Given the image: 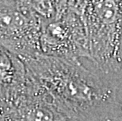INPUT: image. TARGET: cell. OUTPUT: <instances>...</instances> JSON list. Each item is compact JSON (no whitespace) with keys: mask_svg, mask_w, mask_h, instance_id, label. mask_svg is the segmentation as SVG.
<instances>
[{"mask_svg":"<svg viewBox=\"0 0 122 121\" xmlns=\"http://www.w3.org/2000/svg\"><path fill=\"white\" fill-rule=\"evenodd\" d=\"M86 1H58L55 14L41 20L42 55L70 61L91 60L84 18Z\"/></svg>","mask_w":122,"mask_h":121,"instance_id":"3957f363","label":"cell"},{"mask_svg":"<svg viewBox=\"0 0 122 121\" xmlns=\"http://www.w3.org/2000/svg\"><path fill=\"white\" fill-rule=\"evenodd\" d=\"M21 60L69 121L122 119L115 83L85 68L80 60L45 55Z\"/></svg>","mask_w":122,"mask_h":121,"instance_id":"6da1fadb","label":"cell"},{"mask_svg":"<svg viewBox=\"0 0 122 121\" xmlns=\"http://www.w3.org/2000/svg\"><path fill=\"white\" fill-rule=\"evenodd\" d=\"M28 71L16 54L0 45V106L10 107L26 87Z\"/></svg>","mask_w":122,"mask_h":121,"instance_id":"5b68a950","label":"cell"},{"mask_svg":"<svg viewBox=\"0 0 122 121\" xmlns=\"http://www.w3.org/2000/svg\"><path fill=\"white\" fill-rule=\"evenodd\" d=\"M0 121H14L7 107L0 106Z\"/></svg>","mask_w":122,"mask_h":121,"instance_id":"8992f818","label":"cell"},{"mask_svg":"<svg viewBox=\"0 0 122 121\" xmlns=\"http://www.w3.org/2000/svg\"><path fill=\"white\" fill-rule=\"evenodd\" d=\"M84 18L91 61L101 73L122 72V1H86Z\"/></svg>","mask_w":122,"mask_h":121,"instance_id":"7a4b0ae2","label":"cell"},{"mask_svg":"<svg viewBox=\"0 0 122 121\" xmlns=\"http://www.w3.org/2000/svg\"><path fill=\"white\" fill-rule=\"evenodd\" d=\"M41 28L32 1L0 0V45L20 59L42 55Z\"/></svg>","mask_w":122,"mask_h":121,"instance_id":"277c9868","label":"cell"}]
</instances>
